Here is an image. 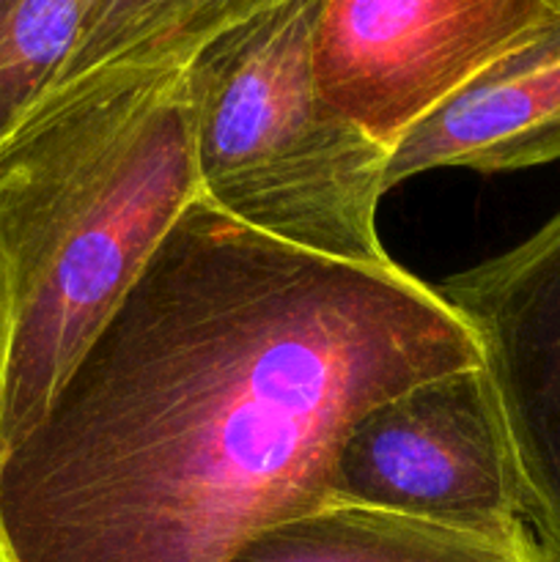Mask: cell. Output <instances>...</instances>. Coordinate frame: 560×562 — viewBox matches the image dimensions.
I'll use <instances>...</instances> for the list:
<instances>
[{
	"instance_id": "obj_1",
	"label": "cell",
	"mask_w": 560,
	"mask_h": 562,
	"mask_svg": "<svg viewBox=\"0 0 560 562\" xmlns=\"http://www.w3.org/2000/svg\"><path fill=\"white\" fill-rule=\"evenodd\" d=\"M481 366L434 285L198 198L36 426L0 456V562H231L329 503L346 428Z\"/></svg>"
},
{
	"instance_id": "obj_2",
	"label": "cell",
	"mask_w": 560,
	"mask_h": 562,
	"mask_svg": "<svg viewBox=\"0 0 560 562\" xmlns=\"http://www.w3.org/2000/svg\"><path fill=\"white\" fill-rule=\"evenodd\" d=\"M201 198L187 69L53 88L0 148V456Z\"/></svg>"
},
{
	"instance_id": "obj_3",
	"label": "cell",
	"mask_w": 560,
	"mask_h": 562,
	"mask_svg": "<svg viewBox=\"0 0 560 562\" xmlns=\"http://www.w3.org/2000/svg\"><path fill=\"white\" fill-rule=\"evenodd\" d=\"M318 11L322 0L269 11L187 66L198 190L269 239L333 261L390 267L377 231L390 148L318 91Z\"/></svg>"
},
{
	"instance_id": "obj_4",
	"label": "cell",
	"mask_w": 560,
	"mask_h": 562,
	"mask_svg": "<svg viewBox=\"0 0 560 562\" xmlns=\"http://www.w3.org/2000/svg\"><path fill=\"white\" fill-rule=\"evenodd\" d=\"M329 503L481 532L525 527L483 368L421 379L362 412L335 450Z\"/></svg>"
},
{
	"instance_id": "obj_5",
	"label": "cell",
	"mask_w": 560,
	"mask_h": 562,
	"mask_svg": "<svg viewBox=\"0 0 560 562\" xmlns=\"http://www.w3.org/2000/svg\"><path fill=\"white\" fill-rule=\"evenodd\" d=\"M560 22V0H322V97L393 148L467 82Z\"/></svg>"
},
{
	"instance_id": "obj_6",
	"label": "cell",
	"mask_w": 560,
	"mask_h": 562,
	"mask_svg": "<svg viewBox=\"0 0 560 562\" xmlns=\"http://www.w3.org/2000/svg\"><path fill=\"white\" fill-rule=\"evenodd\" d=\"M434 289L475 338L522 519L544 562H560V209L525 241Z\"/></svg>"
},
{
	"instance_id": "obj_7",
	"label": "cell",
	"mask_w": 560,
	"mask_h": 562,
	"mask_svg": "<svg viewBox=\"0 0 560 562\" xmlns=\"http://www.w3.org/2000/svg\"><path fill=\"white\" fill-rule=\"evenodd\" d=\"M558 159L560 22L417 121L390 148L388 192L439 168L508 173Z\"/></svg>"
},
{
	"instance_id": "obj_8",
	"label": "cell",
	"mask_w": 560,
	"mask_h": 562,
	"mask_svg": "<svg viewBox=\"0 0 560 562\" xmlns=\"http://www.w3.org/2000/svg\"><path fill=\"white\" fill-rule=\"evenodd\" d=\"M231 562H544L533 532H481L357 505L267 527Z\"/></svg>"
},
{
	"instance_id": "obj_9",
	"label": "cell",
	"mask_w": 560,
	"mask_h": 562,
	"mask_svg": "<svg viewBox=\"0 0 560 562\" xmlns=\"http://www.w3.org/2000/svg\"><path fill=\"white\" fill-rule=\"evenodd\" d=\"M289 3L296 0H102L58 86L102 69H187L220 36Z\"/></svg>"
},
{
	"instance_id": "obj_10",
	"label": "cell",
	"mask_w": 560,
	"mask_h": 562,
	"mask_svg": "<svg viewBox=\"0 0 560 562\" xmlns=\"http://www.w3.org/2000/svg\"><path fill=\"white\" fill-rule=\"evenodd\" d=\"M102 0H0V148L58 86Z\"/></svg>"
}]
</instances>
